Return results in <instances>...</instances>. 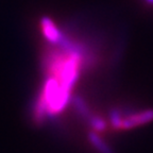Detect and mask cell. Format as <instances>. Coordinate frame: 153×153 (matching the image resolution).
<instances>
[{"label":"cell","mask_w":153,"mask_h":153,"mask_svg":"<svg viewBox=\"0 0 153 153\" xmlns=\"http://www.w3.org/2000/svg\"><path fill=\"white\" fill-rule=\"evenodd\" d=\"M151 121H153L152 108L131 113L129 115H122L119 110H113L110 113L111 127L116 130H131Z\"/></svg>","instance_id":"6da1fadb"},{"label":"cell","mask_w":153,"mask_h":153,"mask_svg":"<svg viewBox=\"0 0 153 153\" xmlns=\"http://www.w3.org/2000/svg\"><path fill=\"white\" fill-rule=\"evenodd\" d=\"M42 32L45 38L50 44H59L63 41L64 35L62 34L61 30L56 27V25L52 22V19L48 17H43L41 20Z\"/></svg>","instance_id":"7a4b0ae2"},{"label":"cell","mask_w":153,"mask_h":153,"mask_svg":"<svg viewBox=\"0 0 153 153\" xmlns=\"http://www.w3.org/2000/svg\"><path fill=\"white\" fill-rule=\"evenodd\" d=\"M88 139L94 146V148L99 153H113V150L111 149V147L96 132H91V133L88 134Z\"/></svg>","instance_id":"3957f363"},{"label":"cell","mask_w":153,"mask_h":153,"mask_svg":"<svg viewBox=\"0 0 153 153\" xmlns=\"http://www.w3.org/2000/svg\"><path fill=\"white\" fill-rule=\"evenodd\" d=\"M74 106H76V111L80 113V115H82L84 118H86V119L88 120V118L91 116V114L89 108H87V105H86L85 101H84L81 97H76V98H74Z\"/></svg>","instance_id":"277c9868"},{"label":"cell","mask_w":153,"mask_h":153,"mask_svg":"<svg viewBox=\"0 0 153 153\" xmlns=\"http://www.w3.org/2000/svg\"><path fill=\"white\" fill-rule=\"evenodd\" d=\"M89 124L91 126L94 130L96 132H103L106 129V122L103 118L99 117V116H95V115H91V117L88 118Z\"/></svg>","instance_id":"5b68a950"},{"label":"cell","mask_w":153,"mask_h":153,"mask_svg":"<svg viewBox=\"0 0 153 153\" xmlns=\"http://www.w3.org/2000/svg\"><path fill=\"white\" fill-rule=\"evenodd\" d=\"M146 2L149 4H153V0H146Z\"/></svg>","instance_id":"8992f818"}]
</instances>
